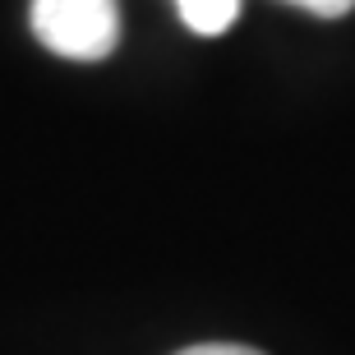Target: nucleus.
Returning <instances> with one entry per match:
<instances>
[{"mask_svg": "<svg viewBox=\"0 0 355 355\" xmlns=\"http://www.w3.org/2000/svg\"><path fill=\"white\" fill-rule=\"evenodd\" d=\"M33 37L65 60H106L120 42V0H33Z\"/></svg>", "mask_w": 355, "mask_h": 355, "instance_id": "f257e3e1", "label": "nucleus"}, {"mask_svg": "<svg viewBox=\"0 0 355 355\" xmlns=\"http://www.w3.org/2000/svg\"><path fill=\"white\" fill-rule=\"evenodd\" d=\"M175 10H180L184 28H194L203 37H217V33H226L236 24L240 0H175Z\"/></svg>", "mask_w": 355, "mask_h": 355, "instance_id": "f03ea898", "label": "nucleus"}, {"mask_svg": "<svg viewBox=\"0 0 355 355\" xmlns=\"http://www.w3.org/2000/svg\"><path fill=\"white\" fill-rule=\"evenodd\" d=\"M291 5H300V10L318 14V19H342V14L355 10V0H291Z\"/></svg>", "mask_w": 355, "mask_h": 355, "instance_id": "7ed1b4c3", "label": "nucleus"}, {"mask_svg": "<svg viewBox=\"0 0 355 355\" xmlns=\"http://www.w3.org/2000/svg\"><path fill=\"white\" fill-rule=\"evenodd\" d=\"M180 355H263V351H250V346H226V342H208V346H189Z\"/></svg>", "mask_w": 355, "mask_h": 355, "instance_id": "20e7f679", "label": "nucleus"}]
</instances>
